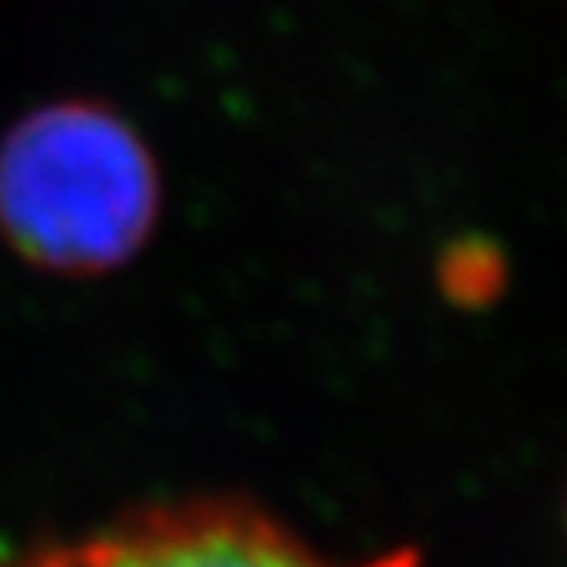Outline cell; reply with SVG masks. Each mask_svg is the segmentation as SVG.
<instances>
[{"label": "cell", "instance_id": "obj_2", "mask_svg": "<svg viewBox=\"0 0 567 567\" xmlns=\"http://www.w3.org/2000/svg\"><path fill=\"white\" fill-rule=\"evenodd\" d=\"M0 567H332L274 519L233 502L147 508L100 535L63 542ZM358 567H416L410 553Z\"/></svg>", "mask_w": 567, "mask_h": 567}, {"label": "cell", "instance_id": "obj_1", "mask_svg": "<svg viewBox=\"0 0 567 567\" xmlns=\"http://www.w3.org/2000/svg\"><path fill=\"white\" fill-rule=\"evenodd\" d=\"M163 214V177L137 126L111 104L52 100L0 133V240L55 277L130 266Z\"/></svg>", "mask_w": 567, "mask_h": 567}]
</instances>
